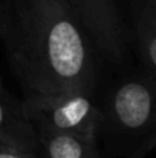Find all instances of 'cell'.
<instances>
[{
	"instance_id": "1",
	"label": "cell",
	"mask_w": 156,
	"mask_h": 158,
	"mask_svg": "<svg viewBox=\"0 0 156 158\" xmlns=\"http://www.w3.org/2000/svg\"><path fill=\"white\" fill-rule=\"evenodd\" d=\"M2 40L25 95L92 94L90 37L66 0H9Z\"/></svg>"
},
{
	"instance_id": "2",
	"label": "cell",
	"mask_w": 156,
	"mask_h": 158,
	"mask_svg": "<svg viewBox=\"0 0 156 158\" xmlns=\"http://www.w3.org/2000/svg\"><path fill=\"white\" fill-rule=\"evenodd\" d=\"M101 112L100 134L116 155L144 158L156 148V78L149 72L119 81Z\"/></svg>"
},
{
	"instance_id": "3",
	"label": "cell",
	"mask_w": 156,
	"mask_h": 158,
	"mask_svg": "<svg viewBox=\"0 0 156 158\" xmlns=\"http://www.w3.org/2000/svg\"><path fill=\"white\" fill-rule=\"evenodd\" d=\"M22 105L37 131L98 141L103 112L92 102L90 94H28Z\"/></svg>"
},
{
	"instance_id": "4",
	"label": "cell",
	"mask_w": 156,
	"mask_h": 158,
	"mask_svg": "<svg viewBox=\"0 0 156 158\" xmlns=\"http://www.w3.org/2000/svg\"><path fill=\"white\" fill-rule=\"evenodd\" d=\"M80 19L90 40L112 61L118 63L126 52V34L115 0H66Z\"/></svg>"
},
{
	"instance_id": "5",
	"label": "cell",
	"mask_w": 156,
	"mask_h": 158,
	"mask_svg": "<svg viewBox=\"0 0 156 158\" xmlns=\"http://www.w3.org/2000/svg\"><path fill=\"white\" fill-rule=\"evenodd\" d=\"M0 143L40 158L37 129L25 114L22 102L15 100L6 91L0 92Z\"/></svg>"
},
{
	"instance_id": "6",
	"label": "cell",
	"mask_w": 156,
	"mask_h": 158,
	"mask_svg": "<svg viewBox=\"0 0 156 158\" xmlns=\"http://www.w3.org/2000/svg\"><path fill=\"white\" fill-rule=\"evenodd\" d=\"M40 140V158H101L95 140L77 135L37 131Z\"/></svg>"
},
{
	"instance_id": "7",
	"label": "cell",
	"mask_w": 156,
	"mask_h": 158,
	"mask_svg": "<svg viewBox=\"0 0 156 158\" xmlns=\"http://www.w3.org/2000/svg\"><path fill=\"white\" fill-rule=\"evenodd\" d=\"M136 42L146 69L156 78V11L144 5L136 17Z\"/></svg>"
},
{
	"instance_id": "8",
	"label": "cell",
	"mask_w": 156,
	"mask_h": 158,
	"mask_svg": "<svg viewBox=\"0 0 156 158\" xmlns=\"http://www.w3.org/2000/svg\"><path fill=\"white\" fill-rule=\"evenodd\" d=\"M0 158H38V157H34V155H29V154L15 151V149L8 148V146H5V144L0 143Z\"/></svg>"
},
{
	"instance_id": "9",
	"label": "cell",
	"mask_w": 156,
	"mask_h": 158,
	"mask_svg": "<svg viewBox=\"0 0 156 158\" xmlns=\"http://www.w3.org/2000/svg\"><path fill=\"white\" fill-rule=\"evenodd\" d=\"M8 9H9V0H0V39L5 34L8 22Z\"/></svg>"
},
{
	"instance_id": "10",
	"label": "cell",
	"mask_w": 156,
	"mask_h": 158,
	"mask_svg": "<svg viewBox=\"0 0 156 158\" xmlns=\"http://www.w3.org/2000/svg\"><path fill=\"white\" fill-rule=\"evenodd\" d=\"M146 5H149L153 11H156V0H146Z\"/></svg>"
},
{
	"instance_id": "11",
	"label": "cell",
	"mask_w": 156,
	"mask_h": 158,
	"mask_svg": "<svg viewBox=\"0 0 156 158\" xmlns=\"http://www.w3.org/2000/svg\"><path fill=\"white\" fill-rule=\"evenodd\" d=\"M5 91V88H3V85H2V80H0V92H3Z\"/></svg>"
}]
</instances>
